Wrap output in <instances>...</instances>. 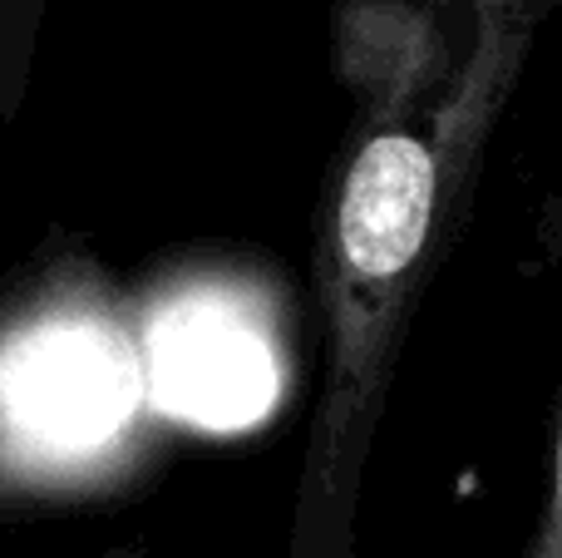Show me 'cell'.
Here are the masks:
<instances>
[{
    "label": "cell",
    "instance_id": "6da1fadb",
    "mask_svg": "<svg viewBox=\"0 0 562 558\" xmlns=\"http://www.w3.org/2000/svg\"><path fill=\"white\" fill-rule=\"evenodd\" d=\"M562 0H336L346 129L316 213L321 381L281 558H360L370 460L543 25Z\"/></svg>",
    "mask_w": 562,
    "mask_h": 558
},
{
    "label": "cell",
    "instance_id": "7a4b0ae2",
    "mask_svg": "<svg viewBox=\"0 0 562 558\" xmlns=\"http://www.w3.org/2000/svg\"><path fill=\"white\" fill-rule=\"evenodd\" d=\"M533 237H538V247H543L548 267L562 277V164H558L553 183H548L543 203H538ZM514 558H562V415H558V431H553V460H548L543 504H538L533 529L524 534V544L514 549Z\"/></svg>",
    "mask_w": 562,
    "mask_h": 558
},
{
    "label": "cell",
    "instance_id": "3957f363",
    "mask_svg": "<svg viewBox=\"0 0 562 558\" xmlns=\"http://www.w3.org/2000/svg\"><path fill=\"white\" fill-rule=\"evenodd\" d=\"M49 0H0V124L20 114L35 79Z\"/></svg>",
    "mask_w": 562,
    "mask_h": 558
},
{
    "label": "cell",
    "instance_id": "277c9868",
    "mask_svg": "<svg viewBox=\"0 0 562 558\" xmlns=\"http://www.w3.org/2000/svg\"><path fill=\"white\" fill-rule=\"evenodd\" d=\"M94 558H154L148 549H134V544H128V549H104V554H94Z\"/></svg>",
    "mask_w": 562,
    "mask_h": 558
}]
</instances>
